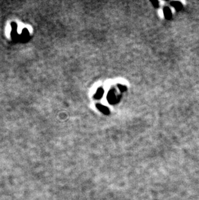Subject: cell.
<instances>
[{"instance_id":"1","label":"cell","mask_w":199,"mask_h":200,"mask_svg":"<svg viewBox=\"0 0 199 200\" xmlns=\"http://www.w3.org/2000/svg\"><path fill=\"white\" fill-rule=\"evenodd\" d=\"M107 99L110 103H115V102L117 101V96H116L115 93L113 91H109L108 96H107Z\"/></svg>"},{"instance_id":"2","label":"cell","mask_w":199,"mask_h":200,"mask_svg":"<svg viewBox=\"0 0 199 200\" xmlns=\"http://www.w3.org/2000/svg\"><path fill=\"white\" fill-rule=\"evenodd\" d=\"M96 107H97L98 109L101 112H102V113H104V114L105 115H108L109 113V112H110L107 107H105V106H103V105L102 104H97L96 105Z\"/></svg>"},{"instance_id":"3","label":"cell","mask_w":199,"mask_h":200,"mask_svg":"<svg viewBox=\"0 0 199 200\" xmlns=\"http://www.w3.org/2000/svg\"><path fill=\"white\" fill-rule=\"evenodd\" d=\"M163 14H164V16H165L166 19H169L171 18L172 13L171 11L170 10V9L169 8H167L166 7V8H165L163 9Z\"/></svg>"},{"instance_id":"4","label":"cell","mask_w":199,"mask_h":200,"mask_svg":"<svg viewBox=\"0 0 199 200\" xmlns=\"http://www.w3.org/2000/svg\"><path fill=\"white\" fill-rule=\"evenodd\" d=\"M103 94H104V90H103V89L102 88H99L97 90V91H96V93L95 94L94 97L96 99H100L101 97H102V95H103Z\"/></svg>"},{"instance_id":"5","label":"cell","mask_w":199,"mask_h":200,"mask_svg":"<svg viewBox=\"0 0 199 200\" xmlns=\"http://www.w3.org/2000/svg\"><path fill=\"white\" fill-rule=\"evenodd\" d=\"M171 4H172V6H174V7H175L176 10H178L182 8V4L180 3H179V2L173 1V2H172Z\"/></svg>"},{"instance_id":"6","label":"cell","mask_w":199,"mask_h":200,"mask_svg":"<svg viewBox=\"0 0 199 200\" xmlns=\"http://www.w3.org/2000/svg\"><path fill=\"white\" fill-rule=\"evenodd\" d=\"M118 87L120 88V91H124L126 90V87H125V86H121V85H118Z\"/></svg>"},{"instance_id":"7","label":"cell","mask_w":199,"mask_h":200,"mask_svg":"<svg viewBox=\"0 0 199 200\" xmlns=\"http://www.w3.org/2000/svg\"><path fill=\"white\" fill-rule=\"evenodd\" d=\"M152 3L153 5L155 6V7H158V6H159V2L157 1H152Z\"/></svg>"}]
</instances>
